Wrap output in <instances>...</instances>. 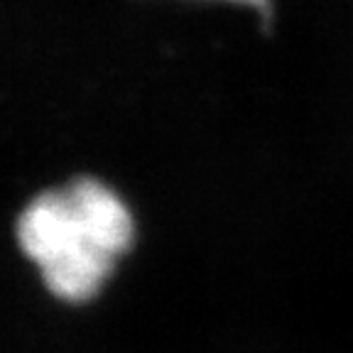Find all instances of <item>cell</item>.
I'll return each instance as SVG.
<instances>
[{"mask_svg":"<svg viewBox=\"0 0 353 353\" xmlns=\"http://www.w3.org/2000/svg\"><path fill=\"white\" fill-rule=\"evenodd\" d=\"M138 241L128 199L101 176L79 174L37 192L15 219V243L44 290L72 307L94 302Z\"/></svg>","mask_w":353,"mask_h":353,"instance_id":"obj_1","label":"cell"},{"mask_svg":"<svg viewBox=\"0 0 353 353\" xmlns=\"http://www.w3.org/2000/svg\"><path fill=\"white\" fill-rule=\"evenodd\" d=\"M187 6H204V8H231V10L250 12L263 28H270L275 20V0H174Z\"/></svg>","mask_w":353,"mask_h":353,"instance_id":"obj_2","label":"cell"}]
</instances>
